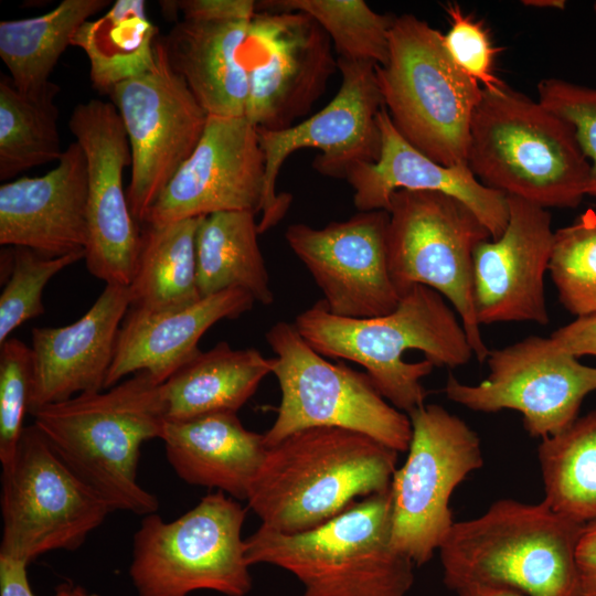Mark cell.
<instances>
[{
  "instance_id": "40",
  "label": "cell",
  "mask_w": 596,
  "mask_h": 596,
  "mask_svg": "<svg viewBox=\"0 0 596 596\" xmlns=\"http://www.w3.org/2000/svg\"><path fill=\"white\" fill-rule=\"evenodd\" d=\"M166 15H182L183 21H248L257 12L252 0H177L160 1Z\"/></svg>"
},
{
  "instance_id": "22",
  "label": "cell",
  "mask_w": 596,
  "mask_h": 596,
  "mask_svg": "<svg viewBox=\"0 0 596 596\" xmlns=\"http://www.w3.org/2000/svg\"><path fill=\"white\" fill-rule=\"evenodd\" d=\"M87 164L77 141L41 177L0 187V244L46 257L84 252L88 243Z\"/></svg>"
},
{
  "instance_id": "25",
  "label": "cell",
  "mask_w": 596,
  "mask_h": 596,
  "mask_svg": "<svg viewBox=\"0 0 596 596\" xmlns=\"http://www.w3.org/2000/svg\"><path fill=\"white\" fill-rule=\"evenodd\" d=\"M172 469L191 486L246 500L264 460V434L246 429L236 413L166 422L160 438Z\"/></svg>"
},
{
  "instance_id": "32",
  "label": "cell",
  "mask_w": 596,
  "mask_h": 596,
  "mask_svg": "<svg viewBox=\"0 0 596 596\" xmlns=\"http://www.w3.org/2000/svg\"><path fill=\"white\" fill-rule=\"evenodd\" d=\"M60 92L50 82L42 89L23 93L9 75L0 76V181L52 161L63 155L58 130Z\"/></svg>"
},
{
  "instance_id": "10",
  "label": "cell",
  "mask_w": 596,
  "mask_h": 596,
  "mask_svg": "<svg viewBox=\"0 0 596 596\" xmlns=\"http://www.w3.org/2000/svg\"><path fill=\"white\" fill-rule=\"evenodd\" d=\"M389 266L401 296L422 285L450 302L477 361L490 350L480 332L473 302V252L491 237L459 200L435 191L397 190L390 200Z\"/></svg>"
},
{
  "instance_id": "42",
  "label": "cell",
  "mask_w": 596,
  "mask_h": 596,
  "mask_svg": "<svg viewBox=\"0 0 596 596\" xmlns=\"http://www.w3.org/2000/svg\"><path fill=\"white\" fill-rule=\"evenodd\" d=\"M551 338L562 350L576 358H596V316L575 318L553 331Z\"/></svg>"
},
{
  "instance_id": "46",
  "label": "cell",
  "mask_w": 596,
  "mask_h": 596,
  "mask_svg": "<svg viewBox=\"0 0 596 596\" xmlns=\"http://www.w3.org/2000/svg\"><path fill=\"white\" fill-rule=\"evenodd\" d=\"M593 9H594V12H595V15H596V2L594 3Z\"/></svg>"
},
{
  "instance_id": "28",
  "label": "cell",
  "mask_w": 596,
  "mask_h": 596,
  "mask_svg": "<svg viewBox=\"0 0 596 596\" xmlns=\"http://www.w3.org/2000/svg\"><path fill=\"white\" fill-rule=\"evenodd\" d=\"M258 223L251 211L217 212L202 217L196 235L198 288L201 298L242 289L255 302H274L258 245Z\"/></svg>"
},
{
  "instance_id": "36",
  "label": "cell",
  "mask_w": 596,
  "mask_h": 596,
  "mask_svg": "<svg viewBox=\"0 0 596 596\" xmlns=\"http://www.w3.org/2000/svg\"><path fill=\"white\" fill-rule=\"evenodd\" d=\"M84 257V252L46 257L21 246L1 251V266L9 273L0 295V345L18 327L44 313L42 296L46 284Z\"/></svg>"
},
{
  "instance_id": "11",
  "label": "cell",
  "mask_w": 596,
  "mask_h": 596,
  "mask_svg": "<svg viewBox=\"0 0 596 596\" xmlns=\"http://www.w3.org/2000/svg\"><path fill=\"white\" fill-rule=\"evenodd\" d=\"M0 557L29 564L46 552L74 551L113 508L57 456L41 432L26 426L1 475Z\"/></svg>"
},
{
  "instance_id": "12",
  "label": "cell",
  "mask_w": 596,
  "mask_h": 596,
  "mask_svg": "<svg viewBox=\"0 0 596 596\" xmlns=\"http://www.w3.org/2000/svg\"><path fill=\"white\" fill-rule=\"evenodd\" d=\"M412 437L404 465L392 482V543L413 561L426 564L455 521L449 507L454 490L483 464L478 434L437 404L407 414Z\"/></svg>"
},
{
  "instance_id": "37",
  "label": "cell",
  "mask_w": 596,
  "mask_h": 596,
  "mask_svg": "<svg viewBox=\"0 0 596 596\" xmlns=\"http://www.w3.org/2000/svg\"><path fill=\"white\" fill-rule=\"evenodd\" d=\"M32 386V351L17 338L0 345V461L14 457L29 413Z\"/></svg>"
},
{
  "instance_id": "1",
  "label": "cell",
  "mask_w": 596,
  "mask_h": 596,
  "mask_svg": "<svg viewBox=\"0 0 596 596\" xmlns=\"http://www.w3.org/2000/svg\"><path fill=\"white\" fill-rule=\"evenodd\" d=\"M294 326L321 355L364 368L381 395L406 414L425 404L422 380L435 366L454 369L475 356L456 311L422 285L384 316L339 317L319 300L297 315Z\"/></svg>"
},
{
  "instance_id": "21",
  "label": "cell",
  "mask_w": 596,
  "mask_h": 596,
  "mask_svg": "<svg viewBox=\"0 0 596 596\" xmlns=\"http://www.w3.org/2000/svg\"><path fill=\"white\" fill-rule=\"evenodd\" d=\"M129 309L128 286L106 284L75 322L33 328L31 415L46 405L105 389L119 329Z\"/></svg>"
},
{
  "instance_id": "41",
  "label": "cell",
  "mask_w": 596,
  "mask_h": 596,
  "mask_svg": "<svg viewBox=\"0 0 596 596\" xmlns=\"http://www.w3.org/2000/svg\"><path fill=\"white\" fill-rule=\"evenodd\" d=\"M23 562L0 557V596H34ZM53 596H94L81 585L63 583Z\"/></svg>"
},
{
  "instance_id": "2",
  "label": "cell",
  "mask_w": 596,
  "mask_h": 596,
  "mask_svg": "<svg viewBox=\"0 0 596 596\" xmlns=\"http://www.w3.org/2000/svg\"><path fill=\"white\" fill-rule=\"evenodd\" d=\"M397 451L358 432L313 427L268 446L246 501L283 533L315 529L391 487Z\"/></svg>"
},
{
  "instance_id": "15",
  "label": "cell",
  "mask_w": 596,
  "mask_h": 596,
  "mask_svg": "<svg viewBox=\"0 0 596 596\" xmlns=\"http://www.w3.org/2000/svg\"><path fill=\"white\" fill-rule=\"evenodd\" d=\"M341 85L320 111L281 130L257 129L265 158V204L259 234L275 226L289 209L291 196L276 193V181L285 160L296 150L316 148L312 161L322 175L345 179L358 164L374 163L381 151L377 116L383 98L375 65L338 57Z\"/></svg>"
},
{
  "instance_id": "6",
  "label": "cell",
  "mask_w": 596,
  "mask_h": 596,
  "mask_svg": "<svg viewBox=\"0 0 596 596\" xmlns=\"http://www.w3.org/2000/svg\"><path fill=\"white\" fill-rule=\"evenodd\" d=\"M467 163L485 185L544 209H574L587 195L589 163L572 127L511 88L483 91Z\"/></svg>"
},
{
  "instance_id": "30",
  "label": "cell",
  "mask_w": 596,
  "mask_h": 596,
  "mask_svg": "<svg viewBox=\"0 0 596 596\" xmlns=\"http://www.w3.org/2000/svg\"><path fill=\"white\" fill-rule=\"evenodd\" d=\"M109 3V0H63L42 15L1 21L0 57L14 86L30 93L47 85L78 30Z\"/></svg>"
},
{
  "instance_id": "29",
  "label": "cell",
  "mask_w": 596,
  "mask_h": 596,
  "mask_svg": "<svg viewBox=\"0 0 596 596\" xmlns=\"http://www.w3.org/2000/svg\"><path fill=\"white\" fill-rule=\"evenodd\" d=\"M202 217L147 225L141 232L136 268L128 285L130 308L158 312L201 299L196 235Z\"/></svg>"
},
{
  "instance_id": "43",
  "label": "cell",
  "mask_w": 596,
  "mask_h": 596,
  "mask_svg": "<svg viewBox=\"0 0 596 596\" xmlns=\"http://www.w3.org/2000/svg\"><path fill=\"white\" fill-rule=\"evenodd\" d=\"M582 596H596V522L584 526L576 547Z\"/></svg>"
},
{
  "instance_id": "4",
  "label": "cell",
  "mask_w": 596,
  "mask_h": 596,
  "mask_svg": "<svg viewBox=\"0 0 596 596\" xmlns=\"http://www.w3.org/2000/svg\"><path fill=\"white\" fill-rule=\"evenodd\" d=\"M584 526L545 501L498 500L454 523L438 549L443 582L454 592L493 585L525 596H582L576 547Z\"/></svg>"
},
{
  "instance_id": "20",
  "label": "cell",
  "mask_w": 596,
  "mask_h": 596,
  "mask_svg": "<svg viewBox=\"0 0 596 596\" xmlns=\"http://www.w3.org/2000/svg\"><path fill=\"white\" fill-rule=\"evenodd\" d=\"M502 234L480 242L473 252V302L479 324L550 322L544 278L554 232L547 209L507 195Z\"/></svg>"
},
{
  "instance_id": "33",
  "label": "cell",
  "mask_w": 596,
  "mask_h": 596,
  "mask_svg": "<svg viewBox=\"0 0 596 596\" xmlns=\"http://www.w3.org/2000/svg\"><path fill=\"white\" fill-rule=\"evenodd\" d=\"M157 33L145 1L118 0L103 18L85 22L72 44L85 49L94 86L109 94L116 84L151 65Z\"/></svg>"
},
{
  "instance_id": "23",
  "label": "cell",
  "mask_w": 596,
  "mask_h": 596,
  "mask_svg": "<svg viewBox=\"0 0 596 596\" xmlns=\"http://www.w3.org/2000/svg\"><path fill=\"white\" fill-rule=\"evenodd\" d=\"M377 123L381 132L377 161L355 166L345 178L359 212L387 211L397 190L435 191L468 206L493 240L502 234L508 222L504 193L481 183L468 163L448 167L418 151L400 135L384 107Z\"/></svg>"
},
{
  "instance_id": "13",
  "label": "cell",
  "mask_w": 596,
  "mask_h": 596,
  "mask_svg": "<svg viewBox=\"0 0 596 596\" xmlns=\"http://www.w3.org/2000/svg\"><path fill=\"white\" fill-rule=\"evenodd\" d=\"M131 149L126 190L137 222L145 219L162 190L199 143L209 115L184 79L171 67L163 38L143 72L116 84L109 93Z\"/></svg>"
},
{
  "instance_id": "24",
  "label": "cell",
  "mask_w": 596,
  "mask_h": 596,
  "mask_svg": "<svg viewBox=\"0 0 596 596\" xmlns=\"http://www.w3.org/2000/svg\"><path fill=\"white\" fill-rule=\"evenodd\" d=\"M253 297L228 289L178 309L145 311L130 308L120 326L105 389L146 371L159 384L193 358L202 336L216 322L251 310Z\"/></svg>"
},
{
  "instance_id": "5",
  "label": "cell",
  "mask_w": 596,
  "mask_h": 596,
  "mask_svg": "<svg viewBox=\"0 0 596 596\" xmlns=\"http://www.w3.org/2000/svg\"><path fill=\"white\" fill-rule=\"evenodd\" d=\"M244 544L249 566L289 572L301 583V596H407L415 579V564L392 543L391 488L308 531L262 524Z\"/></svg>"
},
{
  "instance_id": "17",
  "label": "cell",
  "mask_w": 596,
  "mask_h": 596,
  "mask_svg": "<svg viewBox=\"0 0 596 596\" xmlns=\"http://www.w3.org/2000/svg\"><path fill=\"white\" fill-rule=\"evenodd\" d=\"M68 127L87 164L86 267L105 284L128 286L141 232L123 185L124 170L132 163L125 126L111 102L91 99L73 109Z\"/></svg>"
},
{
  "instance_id": "9",
  "label": "cell",
  "mask_w": 596,
  "mask_h": 596,
  "mask_svg": "<svg viewBox=\"0 0 596 596\" xmlns=\"http://www.w3.org/2000/svg\"><path fill=\"white\" fill-rule=\"evenodd\" d=\"M246 509L222 491L204 496L180 518L145 515L134 536L129 576L139 596H188L252 589L242 526Z\"/></svg>"
},
{
  "instance_id": "8",
  "label": "cell",
  "mask_w": 596,
  "mask_h": 596,
  "mask_svg": "<svg viewBox=\"0 0 596 596\" xmlns=\"http://www.w3.org/2000/svg\"><path fill=\"white\" fill-rule=\"evenodd\" d=\"M273 352V373L281 397L277 416L264 434L272 446L313 427H336L364 434L397 453L407 451L408 415L390 404L365 372L318 353L295 328L278 321L266 332Z\"/></svg>"
},
{
  "instance_id": "26",
  "label": "cell",
  "mask_w": 596,
  "mask_h": 596,
  "mask_svg": "<svg viewBox=\"0 0 596 596\" xmlns=\"http://www.w3.org/2000/svg\"><path fill=\"white\" fill-rule=\"evenodd\" d=\"M251 20H181L163 36L171 67L209 116H245L248 79L240 52Z\"/></svg>"
},
{
  "instance_id": "19",
  "label": "cell",
  "mask_w": 596,
  "mask_h": 596,
  "mask_svg": "<svg viewBox=\"0 0 596 596\" xmlns=\"http://www.w3.org/2000/svg\"><path fill=\"white\" fill-rule=\"evenodd\" d=\"M265 158L257 128L245 117L209 116L192 155L150 207L147 225L217 212H262Z\"/></svg>"
},
{
  "instance_id": "39",
  "label": "cell",
  "mask_w": 596,
  "mask_h": 596,
  "mask_svg": "<svg viewBox=\"0 0 596 596\" xmlns=\"http://www.w3.org/2000/svg\"><path fill=\"white\" fill-rule=\"evenodd\" d=\"M446 12L450 28L444 34V44L456 65L483 86V91L498 94L508 89L494 72L496 55L501 47L492 44L483 23L465 13L457 3H448Z\"/></svg>"
},
{
  "instance_id": "34",
  "label": "cell",
  "mask_w": 596,
  "mask_h": 596,
  "mask_svg": "<svg viewBox=\"0 0 596 596\" xmlns=\"http://www.w3.org/2000/svg\"><path fill=\"white\" fill-rule=\"evenodd\" d=\"M256 10L299 11L309 14L327 32L339 58L384 65L395 17L381 14L363 0H266Z\"/></svg>"
},
{
  "instance_id": "44",
  "label": "cell",
  "mask_w": 596,
  "mask_h": 596,
  "mask_svg": "<svg viewBox=\"0 0 596 596\" xmlns=\"http://www.w3.org/2000/svg\"><path fill=\"white\" fill-rule=\"evenodd\" d=\"M457 596H525L523 593L505 586L470 585L456 592Z\"/></svg>"
},
{
  "instance_id": "7",
  "label": "cell",
  "mask_w": 596,
  "mask_h": 596,
  "mask_svg": "<svg viewBox=\"0 0 596 596\" xmlns=\"http://www.w3.org/2000/svg\"><path fill=\"white\" fill-rule=\"evenodd\" d=\"M375 76L384 108L408 143L440 164L467 163L483 88L453 61L443 33L414 14L395 17L389 57Z\"/></svg>"
},
{
  "instance_id": "35",
  "label": "cell",
  "mask_w": 596,
  "mask_h": 596,
  "mask_svg": "<svg viewBox=\"0 0 596 596\" xmlns=\"http://www.w3.org/2000/svg\"><path fill=\"white\" fill-rule=\"evenodd\" d=\"M562 306L576 318L596 316V212L554 232L549 265Z\"/></svg>"
},
{
  "instance_id": "16",
  "label": "cell",
  "mask_w": 596,
  "mask_h": 596,
  "mask_svg": "<svg viewBox=\"0 0 596 596\" xmlns=\"http://www.w3.org/2000/svg\"><path fill=\"white\" fill-rule=\"evenodd\" d=\"M331 40L309 14L257 11L240 52L248 79L245 117L281 130L306 116L338 68Z\"/></svg>"
},
{
  "instance_id": "45",
  "label": "cell",
  "mask_w": 596,
  "mask_h": 596,
  "mask_svg": "<svg viewBox=\"0 0 596 596\" xmlns=\"http://www.w3.org/2000/svg\"><path fill=\"white\" fill-rule=\"evenodd\" d=\"M524 6L536 8H551V9H564L566 2L564 0H525L522 1Z\"/></svg>"
},
{
  "instance_id": "31",
  "label": "cell",
  "mask_w": 596,
  "mask_h": 596,
  "mask_svg": "<svg viewBox=\"0 0 596 596\" xmlns=\"http://www.w3.org/2000/svg\"><path fill=\"white\" fill-rule=\"evenodd\" d=\"M538 458L543 501L578 524L596 522V408L541 439Z\"/></svg>"
},
{
  "instance_id": "27",
  "label": "cell",
  "mask_w": 596,
  "mask_h": 596,
  "mask_svg": "<svg viewBox=\"0 0 596 596\" xmlns=\"http://www.w3.org/2000/svg\"><path fill=\"white\" fill-rule=\"evenodd\" d=\"M274 358L222 341L199 351L159 386L166 422L213 413H237L273 373Z\"/></svg>"
},
{
  "instance_id": "14",
  "label": "cell",
  "mask_w": 596,
  "mask_h": 596,
  "mask_svg": "<svg viewBox=\"0 0 596 596\" xmlns=\"http://www.w3.org/2000/svg\"><path fill=\"white\" fill-rule=\"evenodd\" d=\"M486 361L489 374L478 384L449 373L447 398L480 413L517 411L528 434L540 439L573 424L584 398L596 391V368L581 363L551 337L530 336L490 350Z\"/></svg>"
},
{
  "instance_id": "38",
  "label": "cell",
  "mask_w": 596,
  "mask_h": 596,
  "mask_svg": "<svg viewBox=\"0 0 596 596\" xmlns=\"http://www.w3.org/2000/svg\"><path fill=\"white\" fill-rule=\"evenodd\" d=\"M539 102L565 120L589 163L587 195L596 199V88L561 78L538 84Z\"/></svg>"
},
{
  "instance_id": "18",
  "label": "cell",
  "mask_w": 596,
  "mask_h": 596,
  "mask_svg": "<svg viewBox=\"0 0 596 596\" xmlns=\"http://www.w3.org/2000/svg\"><path fill=\"white\" fill-rule=\"evenodd\" d=\"M389 212H359L322 228L289 225L285 240L312 276L328 310L344 318L392 312L402 296L389 266Z\"/></svg>"
},
{
  "instance_id": "3",
  "label": "cell",
  "mask_w": 596,
  "mask_h": 596,
  "mask_svg": "<svg viewBox=\"0 0 596 596\" xmlns=\"http://www.w3.org/2000/svg\"><path fill=\"white\" fill-rule=\"evenodd\" d=\"M160 384L146 371L103 392L35 411L33 425L64 464L113 510L156 513L159 501L137 479L141 445L161 438Z\"/></svg>"
}]
</instances>
